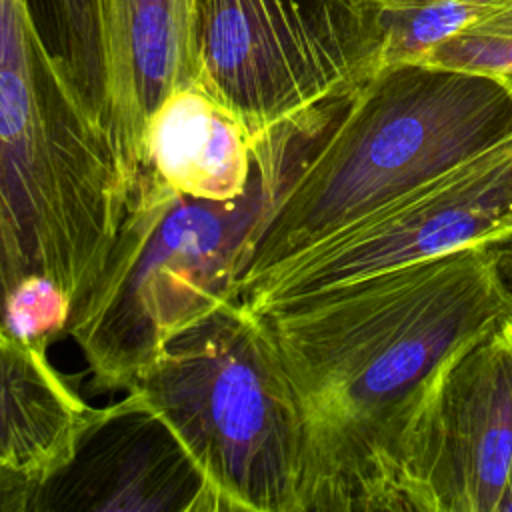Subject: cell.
Instances as JSON below:
<instances>
[{
    "label": "cell",
    "instance_id": "obj_5",
    "mask_svg": "<svg viewBox=\"0 0 512 512\" xmlns=\"http://www.w3.org/2000/svg\"><path fill=\"white\" fill-rule=\"evenodd\" d=\"M132 388L174 428L226 512H296L300 412L270 340L236 298L174 334Z\"/></svg>",
    "mask_w": 512,
    "mask_h": 512
},
{
    "label": "cell",
    "instance_id": "obj_14",
    "mask_svg": "<svg viewBox=\"0 0 512 512\" xmlns=\"http://www.w3.org/2000/svg\"><path fill=\"white\" fill-rule=\"evenodd\" d=\"M28 2L48 52L58 62L60 70L64 72L66 80L74 88L90 118L104 132V84L98 34V0Z\"/></svg>",
    "mask_w": 512,
    "mask_h": 512
},
{
    "label": "cell",
    "instance_id": "obj_8",
    "mask_svg": "<svg viewBox=\"0 0 512 512\" xmlns=\"http://www.w3.org/2000/svg\"><path fill=\"white\" fill-rule=\"evenodd\" d=\"M512 468V316L434 374L398 440L388 512H498Z\"/></svg>",
    "mask_w": 512,
    "mask_h": 512
},
{
    "label": "cell",
    "instance_id": "obj_20",
    "mask_svg": "<svg viewBox=\"0 0 512 512\" xmlns=\"http://www.w3.org/2000/svg\"><path fill=\"white\" fill-rule=\"evenodd\" d=\"M510 78H512V76H510Z\"/></svg>",
    "mask_w": 512,
    "mask_h": 512
},
{
    "label": "cell",
    "instance_id": "obj_11",
    "mask_svg": "<svg viewBox=\"0 0 512 512\" xmlns=\"http://www.w3.org/2000/svg\"><path fill=\"white\" fill-rule=\"evenodd\" d=\"M258 138L206 88L172 92L146 128V166L178 194L232 200L248 188Z\"/></svg>",
    "mask_w": 512,
    "mask_h": 512
},
{
    "label": "cell",
    "instance_id": "obj_19",
    "mask_svg": "<svg viewBox=\"0 0 512 512\" xmlns=\"http://www.w3.org/2000/svg\"><path fill=\"white\" fill-rule=\"evenodd\" d=\"M498 512H512V468H510V474H508V480H506L500 504H498Z\"/></svg>",
    "mask_w": 512,
    "mask_h": 512
},
{
    "label": "cell",
    "instance_id": "obj_6",
    "mask_svg": "<svg viewBox=\"0 0 512 512\" xmlns=\"http://www.w3.org/2000/svg\"><path fill=\"white\" fill-rule=\"evenodd\" d=\"M198 84L256 136L332 120L382 66L378 0H194Z\"/></svg>",
    "mask_w": 512,
    "mask_h": 512
},
{
    "label": "cell",
    "instance_id": "obj_7",
    "mask_svg": "<svg viewBox=\"0 0 512 512\" xmlns=\"http://www.w3.org/2000/svg\"><path fill=\"white\" fill-rule=\"evenodd\" d=\"M512 232V140L374 208L236 294L274 312L358 280Z\"/></svg>",
    "mask_w": 512,
    "mask_h": 512
},
{
    "label": "cell",
    "instance_id": "obj_12",
    "mask_svg": "<svg viewBox=\"0 0 512 512\" xmlns=\"http://www.w3.org/2000/svg\"><path fill=\"white\" fill-rule=\"evenodd\" d=\"M46 348L0 320V464L32 482L68 458L90 410Z\"/></svg>",
    "mask_w": 512,
    "mask_h": 512
},
{
    "label": "cell",
    "instance_id": "obj_10",
    "mask_svg": "<svg viewBox=\"0 0 512 512\" xmlns=\"http://www.w3.org/2000/svg\"><path fill=\"white\" fill-rule=\"evenodd\" d=\"M104 132L132 190L146 166V128L176 90L198 84L194 0H98Z\"/></svg>",
    "mask_w": 512,
    "mask_h": 512
},
{
    "label": "cell",
    "instance_id": "obj_18",
    "mask_svg": "<svg viewBox=\"0 0 512 512\" xmlns=\"http://www.w3.org/2000/svg\"><path fill=\"white\" fill-rule=\"evenodd\" d=\"M10 292H12V286H10V278H8V272H6L4 256H2V250H0V320L2 322H4V310H6V302H8Z\"/></svg>",
    "mask_w": 512,
    "mask_h": 512
},
{
    "label": "cell",
    "instance_id": "obj_4",
    "mask_svg": "<svg viewBox=\"0 0 512 512\" xmlns=\"http://www.w3.org/2000/svg\"><path fill=\"white\" fill-rule=\"evenodd\" d=\"M130 194L122 158L48 52L30 2L0 0V250L12 290L46 278L74 310Z\"/></svg>",
    "mask_w": 512,
    "mask_h": 512
},
{
    "label": "cell",
    "instance_id": "obj_2",
    "mask_svg": "<svg viewBox=\"0 0 512 512\" xmlns=\"http://www.w3.org/2000/svg\"><path fill=\"white\" fill-rule=\"evenodd\" d=\"M512 140V78L382 64L314 138L246 242L234 296L374 208Z\"/></svg>",
    "mask_w": 512,
    "mask_h": 512
},
{
    "label": "cell",
    "instance_id": "obj_17",
    "mask_svg": "<svg viewBox=\"0 0 512 512\" xmlns=\"http://www.w3.org/2000/svg\"><path fill=\"white\" fill-rule=\"evenodd\" d=\"M492 258H494V270L496 278L500 282V288L512 308V232L490 242Z\"/></svg>",
    "mask_w": 512,
    "mask_h": 512
},
{
    "label": "cell",
    "instance_id": "obj_16",
    "mask_svg": "<svg viewBox=\"0 0 512 512\" xmlns=\"http://www.w3.org/2000/svg\"><path fill=\"white\" fill-rule=\"evenodd\" d=\"M32 480L0 464V512H26Z\"/></svg>",
    "mask_w": 512,
    "mask_h": 512
},
{
    "label": "cell",
    "instance_id": "obj_13",
    "mask_svg": "<svg viewBox=\"0 0 512 512\" xmlns=\"http://www.w3.org/2000/svg\"><path fill=\"white\" fill-rule=\"evenodd\" d=\"M386 58L512 76V0H418L390 28Z\"/></svg>",
    "mask_w": 512,
    "mask_h": 512
},
{
    "label": "cell",
    "instance_id": "obj_9",
    "mask_svg": "<svg viewBox=\"0 0 512 512\" xmlns=\"http://www.w3.org/2000/svg\"><path fill=\"white\" fill-rule=\"evenodd\" d=\"M26 512H226L166 418L136 388L84 416L68 458L32 484Z\"/></svg>",
    "mask_w": 512,
    "mask_h": 512
},
{
    "label": "cell",
    "instance_id": "obj_15",
    "mask_svg": "<svg viewBox=\"0 0 512 512\" xmlns=\"http://www.w3.org/2000/svg\"><path fill=\"white\" fill-rule=\"evenodd\" d=\"M72 314L68 296L46 278H26L8 296L4 324L18 336L48 346L66 332Z\"/></svg>",
    "mask_w": 512,
    "mask_h": 512
},
{
    "label": "cell",
    "instance_id": "obj_3",
    "mask_svg": "<svg viewBox=\"0 0 512 512\" xmlns=\"http://www.w3.org/2000/svg\"><path fill=\"white\" fill-rule=\"evenodd\" d=\"M326 124L282 126L258 138L244 194H178L142 172L104 266L72 310L66 334L100 390H130L180 330L236 298L246 242Z\"/></svg>",
    "mask_w": 512,
    "mask_h": 512
},
{
    "label": "cell",
    "instance_id": "obj_1",
    "mask_svg": "<svg viewBox=\"0 0 512 512\" xmlns=\"http://www.w3.org/2000/svg\"><path fill=\"white\" fill-rule=\"evenodd\" d=\"M252 316L300 412L296 512H388L394 452L434 374L512 308L488 242Z\"/></svg>",
    "mask_w": 512,
    "mask_h": 512
}]
</instances>
